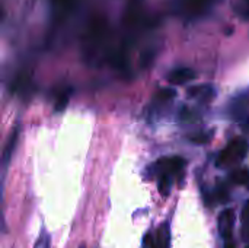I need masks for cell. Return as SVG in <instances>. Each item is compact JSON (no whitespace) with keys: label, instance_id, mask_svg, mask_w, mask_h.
Returning <instances> with one entry per match:
<instances>
[{"label":"cell","instance_id":"cell-1","mask_svg":"<svg viewBox=\"0 0 249 248\" xmlns=\"http://www.w3.org/2000/svg\"><path fill=\"white\" fill-rule=\"evenodd\" d=\"M248 151V142L245 139H242V137H236L219 153V156L216 159V165L220 167V168L235 165V164L241 162L247 156Z\"/></svg>","mask_w":249,"mask_h":248},{"label":"cell","instance_id":"cell-2","mask_svg":"<svg viewBox=\"0 0 249 248\" xmlns=\"http://www.w3.org/2000/svg\"><path fill=\"white\" fill-rule=\"evenodd\" d=\"M185 159L179 156H171V158H162L156 164H153V171L158 175H171L177 177L182 174L185 168Z\"/></svg>","mask_w":249,"mask_h":248},{"label":"cell","instance_id":"cell-3","mask_svg":"<svg viewBox=\"0 0 249 248\" xmlns=\"http://www.w3.org/2000/svg\"><path fill=\"white\" fill-rule=\"evenodd\" d=\"M235 212L232 209H226L219 215V221H217V227H219V232L222 235V238L231 240L232 238V232H233V227H235Z\"/></svg>","mask_w":249,"mask_h":248},{"label":"cell","instance_id":"cell-4","mask_svg":"<svg viewBox=\"0 0 249 248\" xmlns=\"http://www.w3.org/2000/svg\"><path fill=\"white\" fill-rule=\"evenodd\" d=\"M212 3L213 0H181V10L188 18H194L203 15Z\"/></svg>","mask_w":249,"mask_h":248},{"label":"cell","instance_id":"cell-5","mask_svg":"<svg viewBox=\"0 0 249 248\" xmlns=\"http://www.w3.org/2000/svg\"><path fill=\"white\" fill-rule=\"evenodd\" d=\"M249 110V92L247 94H241L239 96H236L232 104H231V114L233 118L236 120H242L244 117L248 115Z\"/></svg>","mask_w":249,"mask_h":248},{"label":"cell","instance_id":"cell-6","mask_svg":"<svg viewBox=\"0 0 249 248\" xmlns=\"http://www.w3.org/2000/svg\"><path fill=\"white\" fill-rule=\"evenodd\" d=\"M196 77V73L190 67H178L168 75V80L174 85H184Z\"/></svg>","mask_w":249,"mask_h":248},{"label":"cell","instance_id":"cell-7","mask_svg":"<svg viewBox=\"0 0 249 248\" xmlns=\"http://www.w3.org/2000/svg\"><path fill=\"white\" fill-rule=\"evenodd\" d=\"M18 137H19V129L16 127V129H13V132H12V134H10L7 143H6L4 149H3V152H1V156H0V165H1L3 168H6V167L9 165L10 159H12L13 151H15L16 143H18Z\"/></svg>","mask_w":249,"mask_h":248},{"label":"cell","instance_id":"cell-8","mask_svg":"<svg viewBox=\"0 0 249 248\" xmlns=\"http://www.w3.org/2000/svg\"><path fill=\"white\" fill-rule=\"evenodd\" d=\"M188 94H190V96H193V98H196V99H198L201 102H210L214 98L216 91L210 85H200V86L191 88L188 91Z\"/></svg>","mask_w":249,"mask_h":248},{"label":"cell","instance_id":"cell-9","mask_svg":"<svg viewBox=\"0 0 249 248\" xmlns=\"http://www.w3.org/2000/svg\"><path fill=\"white\" fill-rule=\"evenodd\" d=\"M171 244V231H169V225L163 224L156 235L153 237V248H169Z\"/></svg>","mask_w":249,"mask_h":248},{"label":"cell","instance_id":"cell-10","mask_svg":"<svg viewBox=\"0 0 249 248\" xmlns=\"http://www.w3.org/2000/svg\"><path fill=\"white\" fill-rule=\"evenodd\" d=\"M174 96H175V91H174V89H168V88L160 89V91L156 94V96H155L153 105H155V107H156V105H158V107H162V105L171 102V101L174 99Z\"/></svg>","mask_w":249,"mask_h":248},{"label":"cell","instance_id":"cell-11","mask_svg":"<svg viewBox=\"0 0 249 248\" xmlns=\"http://www.w3.org/2000/svg\"><path fill=\"white\" fill-rule=\"evenodd\" d=\"M231 180L235 184H239V186H244V187H248L249 189V170L241 168V170L233 171L232 175H231Z\"/></svg>","mask_w":249,"mask_h":248},{"label":"cell","instance_id":"cell-12","mask_svg":"<svg viewBox=\"0 0 249 248\" xmlns=\"http://www.w3.org/2000/svg\"><path fill=\"white\" fill-rule=\"evenodd\" d=\"M172 180H174V177H171V175H159V191H160L162 196L169 194Z\"/></svg>","mask_w":249,"mask_h":248},{"label":"cell","instance_id":"cell-13","mask_svg":"<svg viewBox=\"0 0 249 248\" xmlns=\"http://www.w3.org/2000/svg\"><path fill=\"white\" fill-rule=\"evenodd\" d=\"M242 235L244 240H247L249 243V202L245 205L244 210H242Z\"/></svg>","mask_w":249,"mask_h":248},{"label":"cell","instance_id":"cell-14","mask_svg":"<svg viewBox=\"0 0 249 248\" xmlns=\"http://www.w3.org/2000/svg\"><path fill=\"white\" fill-rule=\"evenodd\" d=\"M51 247V237H50V234L45 231V229H42L41 231V234H39V237H38V240H36V243H35V246L34 248H50Z\"/></svg>","mask_w":249,"mask_h":248},{"label":"cell","instance_id":"cell-15","mask_svg":"<svg viewBox=\"0 0 249 248\" xmlns=\"http://www.w3.org/2000/svg\"><path fill=\"white\" fill-rule=\"evenodd\" d=\"M238 12H239L245 19H249V0H241V1H239Z\"/></svg>","mask_w":249,"mask_h":248},{"label":"cell","instance_id":"cell-16","mask_svg":"<svg viewBox=\"0 0 249 248\" xmlns=\"http://www.w3.org/2000/svg\"><path fill=\"white\" fill-rule=\"evenodd\" d=\"M210 137H212V133H209V134L201 133V134H198V136L191 137V140H193V142H196V143H207V142L210 140Z\"/></svg>","mask_w":249,"mask_h":248},{"label":"cell","instance_id":"cell-17","mask_svg":"<svg viewBox=\"0 0 249 248\" xmlns=\"http://www.w3.org/2000/svg\"><path fill=\"white\" fill-rule=\"evenodd\" d=\"M143 248H153V235L147 234L143 240Z\"/></svg>","mask_w":249,"mask_h":248},{"label":"cell","instance_id":"cell-18","mask_svg":"<svg viewBox=\"0 0 249 248\" xmlns=\"http://www.w3.org/2000/svg\"><path fill=\"white\" fill-rule=\"evenodd\" d=\"M1 205H3V183H0V228L3 227V212H1Z\"/></svg>","mask_w":249,"mask_h":248},{"label":"cell","instance_id":"cell-19","mask_svg":"<svg viewBox=\"0 0 249 248\" xmlns=\"http://www.w3.org/2000/svg\"><path fill=\"white\" fill-rule=\"evenodd\" d=\"M225 248H236V246H235V241L231 238V240H226L225 241Z\"/></svg>","mask_w":249,"mask_h":248},{"label":"cell","instance_id":"cell-20","mask_svg":"<svg viewBox=\"0 0 249 248\" xmlns=\"http://www.w3.org/2000/svg\"><path fill=\"white\" fill-rule=\"evenodd\" d=\"M80 248H86V247H85V246H80Z\"/></svg>","mask_w":249,"mask_h":248},{"label":"cell","instance_id":"cell-21","mask_svg":"<svg viewBox=\"0 0 249 248\" xmlns=\"http://www.w3.org/2000/svg\"><path fill=\"white\" fill-rule=\"evenodd\" d=\"M247 248H249V246H248V247H247Z\"/></svg>","mask_w":249,"mask_h":248}]
</instances>
